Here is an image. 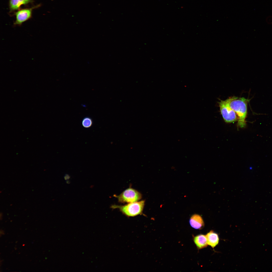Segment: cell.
<instances>
[{
  "instance_id": "52a82bcc",
  "label": "cell",
  "mask_w": 272,
  "mask_h": 272,
  "mask_svg": "<svg viewBox=\"0 0 272 272\" xmlns=\"http://www.w3.org/2000/svg\"><path fill=\"white\" fill-rule=\"evenodd\" d=\"M191 226L196 229H201L204 226V223L201 217L199 215L195 214L192 215L189 220Z\"/></svg>"
},
{
  "instance_id": "8992f818",
  "label": "cell",
  "mask_w": 272,
  "mask_h": 272,
  "mask_svg": "<svg viewBox=\"0 0 272 272\" xmlns=\"http://www.w3.org/2000/svg\"><path fill=\"white\" fill-rule=\"evenodd\" d=\"M33 2V0H9L10 13L19 10L22 5H27Z\"/></svg>"
},
{
  "instance_id": "ba28073f",
  "label": "cell",
  "mask_w": 272,
  "mask_h": 272,
  "mask_svg": "<svg viewBox=\"0 0 272 272\" xmlns=\"http://www.w3.org/2000/svg\"><path fill=\"white\" fill-rule=\"evenodd\" d=\"M208 245L212 248H215L218 244L219 238L218 234L213 230H211L206 235Z\"/></svg>"
},
{
  "instance_id": "8fae6325",
  "label": "cell",
  "mask_w": 272,
  "mask_h": 272,
  "mask_svg": "<svg viewBox=\"0 0 272 272\" xmlns=\"http://www.w3.org/2000/svg\"><path fill=\"white\" fill-rule=\"evenodd\" d=\"M64 179L65 180H69L70 178V176L68 174H66L64 176Z\"/></svg>"
},
{
  "instance_id": "277c9868",
  "label": "cell",
  "mask_w": 272,
  "mask_h": 272,
  "mask_svg": "<svg viewBox=\"0 0 272 272\" xmlns=\"http://www.w3.org/2000/svg\"><path fill=\"white\" fill-rule=\"evenodd\" d=\"M218 103L220 112L226 122L231 123L237 120V115L229 106L227 99L221 100Z\"/></svg>"
},
{
  "instance_id": "30bf717a",
  "label": "cell",
  "mask_w": 272,
  "mask_h": 272,
  "mask_svg": "<svg viewBox=\"0 0 272 272\" xmlns=\"http://www.w3.org/2000/svg\"><path fill=\"white\" fill-rule=\"evenodd\" d=\"M82 124L84 128H89L92 125L93 121L91 118L86 117L83 119L82 122Z\"/></svg>"
},
{
  "instance_id": "7c38bea8",
  "label": "cell",
  "mask_w": 272,
  "mask_h": 272,
  "mask_svg": "<svg viewBox=\"0 0 272 272\" xmlns=\"http://www.w3.org/2000/svg\"><path fill=\"white\" fill-rule=\"evenodd\" d=\"M66 182L67 184H70V183H71V182H70V181L69 180H66Z\"/></svg>"
},
{
  "instance_id": "3957f363",
  "label": "cell",
  "mask_w": 272,
  "mask_h": 272,
  "mask_svg": "<svg viewBox=\"0 0 272 272\" xmlns=\"http://www.w3.org/2000/svg\"><path fill=\"white\" fill-rule=\"evenodd\" d=\"M115 196L117 198L118 201L121 203L137 202L142 198L141 193L131 187L125 190L119 195Z\"/></svg>"
},
{
  "instance_id": "6da1fadb",
  "label": "cell",
  "mask_w": 272,
  "mask_h": 272,
  "mask_svg": "<svg viewBox=\"0 0 272 272\" xmlns=\"http://www.w3.org/2000/svg\"><path fill=\"white\" fill-rule=\"evenodd\" d=\"M227 99L229 106L237 116L238 126L241 128L245 127L246 125V119L247 113L248 100L243 97L234 96Z\"/></svg>"
},
{
  "instance_id": "5b68a950",
  "label": "cell",
  "mask_w": 272,
  "mask_h": 272,
  "mask_svg": "<svg viewBox=\"0 0 272 272\" xmlns=\"http://www.w3.org/2000/svg\"><path fill=\"white\" fill-rule=\"evenodd\" d=\"M40 6L39 4L30 8L20 9L15 12L13 15L16 16V20L14 26H20L24 22L30 19L32 17V10Z\"/></svg>"
},
{
  "instance_id": "9c48e42d",
  "label": "cell",
  "mask_w": 272,
  "mask_h": 272,
  "mask_svg": "<svg viewBox=\"0 0 272 272\" xmlns=\"http://www.w3.org/2000/svg\"><path fill=\"white\" fill-rule=\"evenodd\" d=\"M193 240L196 246L199 249L206 248L208 245L206 235L203 234L197 235L194 237Z\"/></svg>"
},
{
  "instance_id": "7a4b0ae2",
  "label": "cell",
  "mask_w": 272,
  "mask_h": 272,
  "mask_svg": "<svg viewBox=\"0 0 272 272\" xmlns=\"http://www.w3.org/2000/svg\"><path fill=\"white\" fill-rule=\"evenodd\" d=\"M145 200H142L124 205H113L111 207L113 209H117L125 215L134 217L142 213L145 205Z\"/></svg>"
}]
</instances>
